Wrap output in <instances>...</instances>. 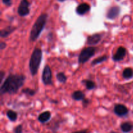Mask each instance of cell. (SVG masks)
<instances>
[{
	"instance_id": "1",
	"label": "cell",
	"mask_w": 133,
	"mask_h": 133,
	"mask_svg": "<svg viewBox=\"0 0 133 133\" xmlns=\"http://www.w3.org/2000/svg\"><path fill=\"white\" fill-rule=\"evenodd\" d=\"M26 77L22 74H10L7 77L0 88L1 94H14L18 92L25 81Z\"/></svg>"
},
{
	"instance_id": "2",
	"label": "cell",
	"mask_w": 133,
	"mask_h": 133,
	"mask_svg": "<svg viewBox=\"0 0 133 133\" xmlns=\"http://www.w3.org/2000/svg\"><path fill=\"white\" fill-rule=\"evenodd\" d=\"M48 19V14H42L36 19L31 28L29 35V40L35 42L38 38L40 34L45 27Z\"/></svg>"
},
{
	"instance_id": "3",
	"label": "cell",
	"mask_w": 133,
	"mask_h": 133,
	"mask_svg": "<svg viewBox=\"0 0 133 133\" xmlns=\"http://www.w3.org/2000/svg\"><path fill=\"white\" fill-rule=\"evenodd\" d=\"M42 58V51L40 48H35L31 55L29 61V70L32 76L37 74Z\"/></svg>"
},
{
	"instance_id": "4",
	"label": "cell",
	"mask_w": 133,
	"mask_h": 133,
	"mask_svg": "<svg viewBox=\"0 0 133 133\" xmlns=\"http://www.w3.org/2000/svg\"><path fill=\"white\" fill-rule=\"evenodd\" d=\"M96 51V48L95 47H87L84 48L81 51V53L79 56V64H84L88 62L92 57L95 55Z\"/></svg>"
},
{
	"instance_id": "5",
	"label": "cell",
	"mask_w": 133,
	"mask_h": 133,
	"mask_svg": "<svg viewBox=\"0 0 133 133\" xmlns=\"http://www.w3.org/2000/svg\"><path fill=\"white\" fill-rule=\"evenodd\" d=\"M42 80L45 85H51L53 84L52 81V71L51 68L48 65L44 67L43 70Z\"/></svg>"
},
{
	"instance_id": "6",
	"label": "cell",
	"mask_w": 133,
	"mask_h": 133,
	"mask_svg": "<svg viewBox=\"0 0 133 133\" xmlns=\"http://www.w3.org/2000/svg\"><path fill=\"white\" fill-rule=\"evenodd\" d=\"M30 3L28 0H22L18 8V13L20 16H26L30 12Z\"/></svg>"
},
{
	"instance_id": "7",
	"label": "cell",
	"mask_w": 133,
	"mask_h": 133,
	"mask_svg": "<svg viewBox=\"0 0 133 133\" xmlns=\"http://www.w3.org/2000/svg\"><path fill=\"white\" fill-rule=\"evenodd\" d=\"M129 109L127 107L122 104H117L114 108V112L119 117H124L129 114Z\"/></svg>"
},
{
	"instance_id": "8",
	"label": "cell",
	"mask_w": 133,
	"mask_h": 133,
	"mask_svg": "<svg viewBox=\"0 0 133 133\" xmlns=\"http://www.w3.org/2000/svg\"><path fill=\"white\" fill-rule=\"evenodd\" d=\"M127 54V50L123 47H119L115 54L112 56V60L114 62H119L124 59Z\"/></svg>"
},
{
	"instance_id": "9",
	"label": "cell",
	"mask_w": 133,
	"mask_h": 133,
	"mask_svg": "<svg viewBox=\"0 0 133 133\" xmlns=\"http://www.w3.org/2000/svg\"><path fill=\"white\" fill-rule=\"evenodd\" d=\"M102 39V35L101 34L96 33L90 35L87 38V44L89 45H95L100 42Z\"/></svg>"
},
{
	"instance_id": "10",
	"label": "cell",
	"mask_w": 133,
	"mask_h": 133,
	"mask_svg": "<svg viewBox=\"0 0 133 133\" xmlns=\"http://www.w3.org/2000/svg\"><path fill=\"white\" fill-rule=\"evenodd\" d=\"M121 9L118 6H114L110 8L107 12V18L110 19H114L119 16Z\"/></svg>"
},
{
	"instance_id": "11",
	"label": "cell",
	"mask_w": 133,
	"mask_h": 133,
	"mask_svg": "<svg viewBox=\"0 0 133 133\" xmlns=\"http://www.w3.org/2000/svg\"><path fill=\"white\" fill-rule=\"evenodd\" d=\"M90 10V6L86 3H83L80 4L76 8V12L79 15L82 16L89 12Z\"/></svg>"
},
{
	"instance_id": "12",
	"label": "cell",
	"mask_w": 133,
	"mask_h": 133,
	"mask_svg": "<svg viewBox=\"0 0 133 133\" xmlns=\"http://www.w3.org/2000/svg\"><path fill=\"white\" fill-rule=\"evenodd\" d=\"M51 118V114L49 111H44L38 117V120L41 123H45L49 122Z\"/></svg>"
},
{
	"instance_id": "13",
	"label": "cell",
	"mask_w": 133,
	"mask_h": 133,
	"mask_svg": "<svg viewBox=\"0 0 133 133\" xmlns=\"http://www.w3.org/2000/svg\"><path fill=\"white\" fill-rule=\"evenodd\" d=\"M120 129L123 133H130L133 131V123L130 122H125L120 125Z\"/></svg>"
},
{
	"instance_id": "14",
	"label": "cell",
	"mask_w": 133,
	"mask_h": 133,
	"mask_svg": "<svg viewBox=\"0 0 133 133\" xmlns=\"http://www.w3.org/2000/svg\"><path fill=\"white\" fill-rule=\"evenodd\" d=\"M16 29L15 27H12V26H8L6 28L3 29L1 30L0 32V36L1 38H5L9 36L10 34L12 33Z\"/></svg>"
},
{
	"instance_id": "15",
	"label": "cell",
	"mask_w": 133,
	"mask_h": 133,
	"mask_svg": "<svg viewBox=\"0 0 133 133\" xmlns=\"http://www.w3.org/2000/svg\"><path fill=\"white\" fill-rule=\"evenodd\" d=\"M71 97L75 101H83L84 99H85V94L82 91L77 90L73 92Z\"/></svg>"
},
{
	"instance_id": "16",
	"label": "cell",
	"mask_w": 133,
	"mask_h": 133,
	"mask_svg": "<svg viewBox=\"0 0 133 133\" xmlns=\"http://www.w3.org/2000/svg\"><path fill=\"white\" fill-rule=\"evenodd\" d=\"M61 123H62V122L58 120L53 122L48 125V128L51 131V132L53 133H57L58 132V129H59Z\"/></svg>"
},
{
	"instance_id": "17",
	"label": "cell",
	"mask_w": 133,
	"mask_h": 133,
	"mask_svg": "<svg viewBox=\"0 0 133 133\" xmlns=\"http://www.w3.org/2000/svg\"><path fill=\"white\" fill-rule=\"evenodd\" d=\"M6 117L8 119L12 122H14L17 120L18 118V113L12 110H9L6 113Z\"/></svg>"
},
{
	"instance_id": "18",
	"label": "cell",
	"mask_w": 133,
	"mask_h": 133,
	"mask_svg": "<svg viewBox=\"0 0 133 133\" xmlns=\"http://www.w3.org/2000/svg\"><path fill=\"white\" fill-rule=\"evenodd\" d=\"M82 83L85 85L86 88L88 90L94 89L96 87L94 82L92 81V80H90V79H84V80L82 81Z\"/></svg>"
},
{
	"instance_id": "19",
	"label": "cell",
	"mask_w": 133,
	"mask_h": 133,
	"mask_svg": "<svg viewBox=\"0 0 133 133\" xmlns=\"http://www.w3.org/2000/svg\"><path fill=\"white\" fill-rule=\"evenodd\" d=\"M123 78L125 79H130L133 77V70L131 68H127L123 71Z\"/></svg>"
},
{
	"instance_id": "20",
	"label": "cell",
	"mask_w": 133,
	"mask_h": 133,
	"mask_svg": "<svg viewBox=\"0 0 133 133\" xmlns=\"http://www.w3.org/2000/svg\"><path fill=\"white\" fill-rule=\"evenodd\" d=\"M107 59H108L107 56L103 55V56H102V57H98V58H96V59L94 60V61L92 62V63H91V65L93 66H96V65L99 64H101V63H102V62H105V61H106Z\"/></svg>"
},
{
	"instance_id": "21",
	"label": "cell",
	"mask_w": 133,
	"mask_h": 133,
	"mask_svg": "<svg viewBox=\"0 0 133 133\" xmlns=\"http://www.w3.org/2000/svg\"><path fill=\"white\" fill-rule=\"evenodd\" d=\"M57 79L61 83H65L67 81V77L63 72H59L57 74Z\"/></svg>"
},
{
	"instance_id": "22",
	"label": "cell",
	"mask_w": 133,
	"mask_h": 133,
	"mask_svg": "<svg viewBox=\"0 0 133 133\" xmlns=\"http://www.w3.org/2000/svg\"><path fill=\"white\" fill-rule=\"evenodd\" d=\"M22 92L23 94H25L29 96H34L36 93V90H35L33 89H31V88H24V89L22 90Z\"/></svg>"
},
{
	"instance_id": "23",
	"label": "cell",
	"mask_w": 133,
	"mask_h": 133,
	"mask_svg": "<svg viewBox=\"0 0 133 133\" xmlns=\"http://www.w3.org/2000/svg\"><path fill=\"white\" fill-rule=\"evenodd\" d=\"M14 133H23V125L22 124H19L14 127L13 130Z\"/></svg>"
},
{
	"instance_id": "24",
	"label": "cell",
	"mask_w": 133,
	"mask_h": 133,
	"mask_svg": "<svg viewBox=\"0 0 133 133\" xmlns=\"http://www.w3.org/2000/svg\"><path fill=\"white\" fill-rule=\"evenodd\" d=\"M90 103V100L88 99H84L83 100V106L84 108H87Z\"/></svg>"
},
{
	"instance_id": "25",
	"label": "cell",
	"mask_w": 133,
	"mask_h": 133,
	"mask_svg": "<svg viewBox=\"0 0 133 133\" xmlns=\"http://www.w3.org/2000/svg\"><path fill=\"white\" fill-rule=\"evenodd\" d=\"M3 3L4 5H6L8 6H11L12 4V0H2Z\"/></svg>"
},
{
	"instance_id": "26",
	"label": "cell",
	"mask_w": 133,
	"mask_h": 133,
	"mask_svg": "<svg viewBox=\"0 0 133 133\" xmlns=\"http://www.w3.org/2000/svg\"><path fill=\"white\" fill-rule=\"evenodd\" d=\"M71 133H90V131H88V129H83V130H80V131H75V132H71Z\"/></svg>"
},
{
	"instance_id": "27",
	"label": "cell",
	"mask_w": 133,
	"mask_h": 133,
	"mask_svg": "<svg viewBox=\"0 0 133 133\" xmlns=\"http://www.w3.org/2000/svg\"><path fill=\"white\" fill-rule=\"evenodd\" d=\"M6 47V44L5 42H1L0 43V49H1V50H3Z\"/></svg>"
},
{
	"instance_id": "28",
	"label": "cell",
	"mask_w": 133,
	"mask_h": 133,
	"mask_svg": "<svg viewBox=\"0 0 133 133\" xmlns=\"http://www.w3.org/2000/svg\"><path fill=\"white\" fill-rule=\"evenodd\" d=\"M5 75V73L3 71H0V77H1V79H0V83H2L3 79Z\"/></svg>"
},
{
	"instance_id": "29",
	"label": "cell",
	"mask_w": 133,
	"mask_h": 133,
	"mask_svg": "<svg viewBox=\"0 0 133 133\" xmlns=\"http://www.w3.org/2000/svg\"><path fill=\"white\" fill-rule=\"evenodd\" d=\"M110 133H119V132H116V131H111V132H110Z\"/></svg>"
},
{
	"instance_id": "30",
	"label": "cell",
	"mask_w": 133,
	"mask_h": 133,
	"mask_svg": "<svg viewBox=\"0 0 133 133\" xmlns=\"http://www.w3.org/2000/svg\"><path fill=\"white\" fill-rule=\"evenodd\" d=\"M58 1H60V2H63V1H66V0H58Z\"/></svg>"
}]
</instances>
